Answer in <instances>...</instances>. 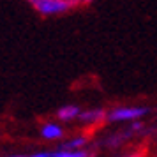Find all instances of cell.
<instances>
[{
    "label": "cell",
    "mask_w": 157,
    "mask_h": 157,
    "mask_svg": "<svg viewBox=\"0 0 157 157\" xmlns=\"http://www.w3.org/2000/svg\"><path fill=\"white\" fill-rule=\"evenodd\" d=\"M11 157H50V154L43 152V154H34V155H11Z\"/></svg>",
    "instance_id": "8"
},
{
    "label": "cell",
    "mask_w": 157,
    "mask_h": 157,
    "mask_svg": "<svg viewBox=\"0 0 157 157\" xmlns=\"http://www.w3.org/2000/svg\"><path fill=\"white\" fill-rule=\"evenodd\" d=\"M25 2H29V4H32V2H34V0H25Z\"/></svg>",
    "instance_id": "10"
},
{
    "label": "cell",
    "mask_w": 157,
    "mask_h": 157,
    "mask_svg": "<svg viewBox=\"0 0 157 157\" xmlns=\"http://www.w3.org/2000/svg\"><path fill=\"white\" fill-rule=\"evenodd\" d=\"M50 157H88V152L85 150H58V152H53L50 154Z\"/></svg>",
    "instance_id": "6"
},
{
    "label": "cell",
    "mask_w": 157,
    "mask_h": 157,
    "mask_svg": "<svg viewBox=\"0 0 157 157\" xmlns=\"http://www.w3.org/2000/svg\"><path fill=\"white\" fill-rule=\"evenodd\" d=\"M86 143V138H74V140H71V141H67V143H64L62 145V150H76V148H79V147H83Z\"/></svg>",
    "instance_id": "7"
},
{
    "label": "cell",
    "mask_w": 157,
    "mask_h": 157,
    "mask_svg": "<svg viewBox=\"0 0 157 157\" xmlns=\"http://www.w3.org/2000/svg\"><path fill=\"white\" fill-rule=\"evenodd\" d=\"M81 113V109H79V106H76V104H67V106H62L60 109L57 111V117L60 118V120H74V118H78V115Z\"/></svg>",
    "instance_id": "4"
},
{
    "label": "cell",
    "mask_w": 157,
    "mask_h": 157,
    "mask_svg": "<svg viewBox=\"0 0 157 157\" xmlns=\"http://www.w3.org/2000/svg\"><path fill=\"white\" fill-rule=\"evenodd\" d=\"M41 134H43V138H46V140H58V138H62L64 131H62V127L57 125V124H44L43 129H41Z\"/></svg>",
    "instance_id": "5"
},
{
    "label": "cell",
    "mask_w": 157,
    "mask_h": 157,
    "mask_svg": "<svg viewBox=\"0 0 157 157\" xmlns=\"http://www.w3.org/2000/svg\"><path fill=\"white\" fill-rule=\"evenodd\" d=\"M30 6L39 16L55 18V16L71 13L81 4H79V0H34Z\"/></svg>",
    "instance_id": "1"
},
{
    "label": "cell",
    "mask_w": 157,
    "mask_h": 157,
    "mask_svg": "<svg viewBox=\"0 0 157 157\" xmlns=\"http://www.w3.org/2000/svg\"><path fill=\"white\" fill-rule=\"evenodd\" d=\"M150 109L145 106H120L113 108L111 111H108V118L109 122H127V120H138L148 113Z\"/></svg>",
    "instance_id": "2"
},
{
    "label": "cell",
    "mask_w": 157,
    "mask_h": 157,
    "mask_svg": "<svg viewBox=\"0 0 157 157\" xmlns=\"http://www.w3.org/2000/svg\"><path fill=\"white\" fill-rule=\"evenodd\" d=\"M78 118L85 124H97V122H102L104 118H108V111H104L102 108H92V109L81 111L78 115Z\"/></svg>",
    "instance_id": "3"
},
{
    "label": "cell",
    "mask_w": 157,
    "mask_h": 157,
    "mask_svg": "<svg viewBox=\"0 0 157 157\" xmlns=\"http://www.w3.org/2000/svg\"><path fill=\"white\" fill-rule=\"evenodd\" d=\"M92 2H95V0H79L81 6H88V4H92Z\"/></svg>",
    "instance_id": "9"
}]
</instances>
